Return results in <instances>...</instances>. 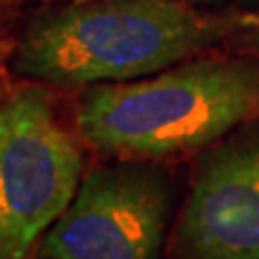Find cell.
<instances>
[{"instance_id":"cell-1","label":"cell","mask_w":259,"mask_h":259,"mask_svg":"<svg viewBox=\"0 0 259 259\" xmlns=\"http://www.w3.org/2000/svg\"><path fill=\"white\" fill-rule=\"evenodd\" d=\"M255 22L188 0H63L26 20L9 69L50 87L130 82L188 61Z\"/></svg>"},{"instance_id":"cell-2","label":"cell","mask_w":259,"mask_h":259,"mask_svg":"<svg viewBox=\"0 0 259 259\" xmlns=\"http://www.w3.org/2000/svg\"><path fill=\"white\" fill-rule=\"evenodd\" d=\"M259 119L257 59H188L130 82L84 87L82 139L123 160H162L218 143Z\"/></svg>"},{"instance_id":"cell-3","label":"cell","mask_w":259,"mask_h":259,"mask_svg":"<svg viewBox=\"0 0 259 259\" xmlns=\"http://www.w3.org/2000/svg\"><path fill=\"white\" fill-rule=\"evenodd\" d=\"M82 166L44 84L0 97V259H30L71 203Z\"/></svg>"},{"instance_id":"cell-4","label":"cell","mask_w":259,"mask_h":259,"mask_svg":"<svg viewBox=\"0 0 259 259\" xmlns=\"http://www.w3.org/2000/svg\"><path fill=\"white\" fill-rule=\"evenodd\" d=\"M173 180L141 160L95 168L39 242L41 259H162Z\"/></svg>"},{"instance_id":"cell-5","label":"cell","mask_w":259,"mask_h":259,"mask_svg":"<svg viewBox=\"0 0 259 259\" xmlns=\"http://www.w3.org/2000/svg\"><path fill=\"white\" fill-rule=\"evenodd\" d=\"M173 250L177 259H259V119L201 156Z\"/></svg>"},{"instance_id":"cell-6","label":"cell","mask_w":259,"mask_h":259,"mask_svg":"<svg viewBox=\"0 0 259 259\" xmlns=\"http://www.w3.org/2000/svg\"><path fill=\"white\" fill-rule=\"evenodd\" d=\"M188 3L197 5V7H207V9H223L229 3H236V0H188Z\"/></svg>"},{"instance_id":"cell-7","label":"cell","mask_w":259,"mask_h":259,"mask_svg":"<svg viewBox=\"0 0 259 259\" xmlns=\"http://www.w3.org/2000/svg\"><path fill=\"white\" fill-rule=\"evenodd\" d=\"M9 15H11V0H0V28L5 26Z\"/></svg>"},{"instance_id":"cell-8","label":"cell","mask_w":259,"mask_h":259,"mask_svg":"<svg viewBox=\"0 0 259 259\" xmlns=\"http://www.w3.org/2000/svg\"><path fill=\"white\" fill-rule=\"evenodd\" d=\"M52 3H61V0H52Z\"/></svg>"},{"instance_id":"cell-9","label":"cell","mask_w":259,"mask_h":259,"mask_svg":"<svg viewBox=\"0 0 259 259\" xmlns=\"http://www.w3.org/2000/svg\"><path fill=\"white\" fill-rule=\"evenodd\" d=\"M257 41H259V39H257Z\"/></svg>"}]
</instances>
